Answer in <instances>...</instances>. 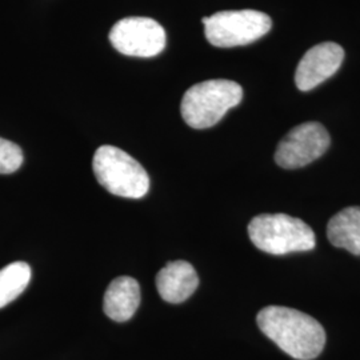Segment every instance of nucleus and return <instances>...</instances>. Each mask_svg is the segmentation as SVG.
I'll list each match as a JSON object with an SVG mask.
<instances>
[{
  "instance_id": "f257e3e1",
  "label": "nucleus",
  "mask_w": 360,
  "mask_h": 360,
  "mask_svg": "<svg viewBox=\"0 0 360 360\" xmlns=\"http://www.w3.org/2000/svg\"><path fill=\"white\" fill-rule=\"evenodd\" d=\"M257 322L263 334L295 359H315L326 345L322 324L297 309L270 306L259 311Z\"/></svg>"
},
{
  "instance_id": "f03ea898",
  "label": "nucleus",
  "mask_w": 360,
  "mask_h": 360,
  "mask_svg": "<svg viewBox=\"0 0 360 360\" xmlns=\"http://www.w3.org/2000/svg\"><path fill=\"white\" fill-rule=\"evenodd\" d=\"M242 99L243 89L238 83L226 79L206 80L186 91L180 112L190 127L210 129L219 123L229 110L240 103Z\"/></svg>"
},
{
  "instance_id": "7ed1b4c3",
  "label": "nucleus",
  "mask_w": 360,
  "mask_h": 360,
  "mask_svg": "<svg viewBox=\"0 0 360 360\" xmlns=\"http://www.w3.org/2000/svg\"><path fill=\"white\" fill-rule=\"evenodd\" d=\"M251 242L271 255L314 250L315 232L300 219L285 214H262L248 224Z\"/></svg>"
},
{
  "instance_id": "20e7f679",
  "label": "nucleus",
  "mask_w": 360,
  "mask_h": 360,
  "mask_svg": "<svg viewBox=\"0 0 360 360\" xmlns=\"http://www.w3.org/2000/svg\"><path fill=\"white\" fill-rule=\"evenodd\" d=\"M92 168L99 184L116 196L141 199L150 190V178L142 165L114 146L96 150Z\"/></svg>"
},
{
  "instance_id": "39448f33",
  "label": "nucleus",
  "mask_w": 360,
  "mask_h": 360,
  "mask_svg": "<svg viewBox=\"0 0 360 360\" xmlns=\"http://www.w3.org/2000/svg\"><path fill=\"white\" fill-rule=\"evenodd\" d=\"M202 22L207 40L220 49L250 44L264 37L272 26L267 13L255 10L221 11L203 18Z\"/></svg>"
},
{
  "instance_id": "423d86ee",
  "label": "nucleus",
  "mask_w": 360,
  "mask_h": 360,
  "mask_svg": "<svg viewBox=\"0 0 360 360\" xmlns=\"http://www.w3.org/2000/svg\"><path fill=\"white\" fill-rule=\"evenodd\" d=\"M110 41L123 55L153 58L166 47V31L150 18H124L111 28Z\"/></svg>"
},
{
  "instance_id": "0eeeda50",
  "label": "nucleus",
  "mask_w": 360,
  "mask_h": 360,
  "mask_svg": "<svg viewBox=\"0 0 360 360\" xmlns=\"http://www.w3.org/2000/svg\"><path fill=\"white\" fill-rule=\"evenodd\" d=\"M328 147L330 135L321 123H303L291 129L279 143L275 162L285 169L304 167L321 158Z\"/></svg>"
},
{
  "instance_id": "6e6552de",
  "label": "nucleus",
  "mask_w": 360,
  "mask_h": 360,
  "mask_svg": "<svg viewBox=\"0 0 360 360\" xmlns=\"http://www.w3.org/2000/svg\"><path fill=\"white\" fill-rule=\"evenodd\" d=\"M345 60V50L334 41H324L304 53L296 68V87L309 91L333 77Z\"/></svg>"
},
{
  "instance_id": "1a4fd4ad",
  "label": "nucleus",
  "mask_w": 360,
  "mask_h": 360,
  "mask_svg": "<svg viewBox=\"0 0 360 360\" xmlns=\"http://www.w3.org/2000/svg\"><path fill=\"white\" fill-rule=\"evenodd\" d=\"M199 285L198 274L186 260L169 262L156 275L159 295L168 303H183Z\"/></svg>"
},
{
  "instance_id": "9d476101",
  "label": "nucleus",
  "mask_w": 360,
  "mask_h": 360,
  "mask_svg": "<svg viewBox=\"0 0 360 360\" xmlns=\"http://www.w3.org/2000/svg\"><path fill=\"white\" fill-rule=\"evenodd\" d=\"M141 304V285L129 276H119L107 287L104 294L105 315L115 322L129 321Z\"/></svg>"
},
{
  "instance_id": "9b49d317",
  "label": "nucleus",
  "mask_w": 360,
  "mask_h": 360,
  "mask_svg": "<svg viewBox=\"0 0 360 360\" xmlns=\"http://www.w3.org/2000/svg\"><path fill=\"white\" fill-rule=\"evenodd\" d=\"M331 245L360 257V207H347L334 215L327 226Z\"/></svg>"
},
{
  "instance_id": "f8f14e48",
  "label": "nucleus",
  "mask_w": 360,
  "mask_h": 360,
  "mask_svg": "<svg viewBox=\"0 0 360 360\" xmlns=\"http://www.w3.org/2000/svg\"><path fill=\"white\" fill-rule=\"evenodd\" d=\"M31 281V269L25 262H15L0 270V309L20 295Z\"/></svg>"
},
{
  "instance_id": "ddd939ff",
  "label": "nucleus",
  "mask_w": 360,
  "mask_h": 360,
  "mask_svg": "<svg viewBox=\"0 0 360 360\" xmlns=\"http://www.w3.org/2000/svg\"><path fill=\"white\" fill-rule=\"evenodd\" d=\"M23 151L15 143L0 138V174H13L23 165Z\"/></svg>"
}]
</instances>
